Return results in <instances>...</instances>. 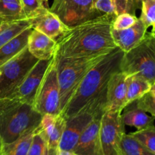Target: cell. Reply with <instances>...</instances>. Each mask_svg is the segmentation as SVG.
Wrapping results in <instances>:
<instances>
[{
	"mask_svg": "<svg viewBox=\"0 0 155 155\" xmlns=\"http://www.w3.org/2000/svg\"><path fill=\"white\" fill-rule=\"evenodd\" d=\"M145 147L155 153V126H151L130 134Z\"/></svg>",
	"mask_w": 155,
	"mask_h": 155,
	"instance_id": "27",
	"label": "cell"
},
{
	"mask_svg": "<svg viewBox=\"0 0 155 155\" xmlns=\"http://www.w3.org/2000/svg\"><path fill=\"white\" fill-rule=\"evenodd\" d=\"M115 15H103L71 27L58 42L55 56L80 58L107 54L116 48L111 35Z\"/></svg>",
	"mask_w": 155,
	"mask_h": 155,
	"instance_id": "1",
	"label": "cell"
},
{
	"mask_svg": "<svg viewBox=\"0 0 155 155\" xmlns=\"http://www.w3.org/2000/svg\"><path fill=\"white\" fill-rule=\"evenodd\" d=\"M52 58L48 60H39L35 64L15 91L13 98L17 99L21 103L33 104L38 88Z\"/></svg>",
	"mask_w": 155,
	"mask_h": 155,
	"instance_id": "11",
	"label": "cell"
},
{
	"mask_svg": "<svg viewBox=\"0 0 155 155\" xmlns=\"http://www.w3.org/2000/svg\"><path fill=\"white\" fill-rule=\"evenodd\" d=\"M56 150H57V149H49L48 155H56Z\"/></svg>",
	"mask_w": 155,
	"mask_h": 155,
	"instance_id": "35",
	"label": "cell"
},
{
	"mask_svg": "<svg viewBox=\"0 0 155 155\" xmlns=\"http://www.w3.org/2000/svg\"><path fill=\"white\" fill-rule=\"evenodd\" d=\"M42 114L33 106L17 99L0 100V138L2 144L13 142L40 124Z\"/></svg>",
	"mask_w": 155,
	"mask_h": 155,
	"instance_id": "3",
	"label": "cell"
},
{
	"mask_svg": "<svg viewBox=\"0 0 155 155\" xmlns=\"http://www.w3.org/2000/svg\"><path fill=\"white\" fill-rule=\"evenodd\" d=\"M127 75L119 71L110 77L107 86L105 111H121L126 108Z\"/></svg>",
	"mask_w": 155,
	"mask_h": 155,
	"instance_id": "12",
	"label": "cell"
},
{
	"mask_svg": "<svg viewBox=\"0 0 155 155\" xmlns=\"http://www.w3.org/2000/svg\"><path fill=\"white\" fill-rule=\"evenodd\" d=\"M58 43L42 32L32 28L28 36L27 48L39 60H48L55 54Z\"/></svg>",
	"mask_w": 155,
	"mask_h": 155,
	"instance_id": "16",
	"label": "cell"
},
{
	"mask_svg": "<svg viewBox=\"0 0 155 155\" xmlns=\"http://www.w3.org/2000/svg\"><path fill=\"white\" fill-rule=\"evenodd\" d=\"M2 146V140H1V138H0V153H1Z\"/></svg>",
	"mask_w": 155,
	"mask_h": 155,
	"instance_id": "37",
	"label": "cell"
},
{
	"mask_svg": "<svg viewBox=\"0 0 155 155\" xmlns=\"http://www.w3.org/2000/svg\"><path fill=\"white\" fill-rule=\"evenodd\" d=\"M45 1H46V2H48V0H45Z\"/></svg>",
	"mask_w": 155,
	"mask_h": 155,
	"instance_id": "40",
	"label": "cell"
},
{
	"mask_svg": "<svg viewBox=\"0 0 155 155\" xmlns=\"http://www.w3.org/2000/svg\"><path fill=\"white\" fill-rule=\"evenodd\" d=\"M20 4L25 20L36 18L49 10L48 2L45 0H20Z\"/></svg>",
	"mask_w": 155,
	"mask_h": 155,
	"instance_id": "25",
	"label": "cell"
},
{
	"mask_svg": "<svg viewBox=\"0 0 155 155\" xmlns=\"http://www.w3.org/2000/svg\"><path fill=\"white\" fill-rule=\"evenodd\" d=\"M35 129L28 131L13 142L2 144V152L3 155H27Z\"/></svg>",
	"mask_w": 155,
	"mask_h": 155,
	"instance_id": "21",
	"label": "cell"
},
{
	"mask_svg": "<svg viewBox=\"0 0 155 155\" xmlns=\"http://www.w3.org/2000/svg\"><path fill=\"white\" fill-rule=\"evenodd\" d=\"M0 19L5 22L25 20L20 0H0Z\"/></svg>",
	"mask_w": 155,
	"mask_h": 155,
	"instance_id": "24",
	"label": "cell"
},
{
	"mask_svg": "<svg viewBox=\"0 0 155 155\" xmlns=\"http://www.w3.org/2000/svg\"><path fill=\"white\" fill-rule=\"evenodd\" d=\"M115 15L128 13L136 15V12L141 9L142 0H113Z\"/></svg>",
	"mask_w": 155,
	"mask_h": 155,
	"instance_id": "28",
	"label": "cell"
},
{
	"mask_svg": "<svg viewBox=\"0 0 155 155\" xmlns=\"http://www.w3.org/2000/svg\"><path fill=\"white\" fill-rule=\"evenodd\" d=\"M149 93H151L152 95H154L155 97V81L154 83L151 84V89H150V91Z\"/></svg>",
	"mask_w": 155,
	"mask_h": 155,
	"instance_id": "34",
	"label": "cell"
},
{
	"mask_svg": "<svg viewBox=\"0 0 155 155\" xmlns=\"http://www.w3.org/2000/svg\"><path fill=\"white\" fill-rule=\"evenodd\" d=\"M141 15L139 19L144 23L145 27L155 26V0H142Z\"/></svg>",
	"mask_w": 155,
	"mask_h": 155,
	"instance_id": "29",
	"label": "cell"
},
{
	"mask_svg": "<svg viewBox=\"0 0 155 155\" xmlns=\"http://www.w3.org/2000/svg\"><path fill=\"white\" fill-rule=\"evenodd\" d=\"M27 21L30 23L31 28L42 32L57 43L71 29V27L63 23L55 14L50 12V10Z\"/></svg>",
	"mask_w": 155,
	"mask_h": 155,
	"instance_id": "14",
	"label": "cell"
},
{
	"mask_svg": "<svg viewBox=\"0 0 155 155\" xmlns=\"http://www.w3.org/2000/svg\"><path fill=\"white\" fill-rule=\"evenodd\" d=\"M106 98L89 103L82 111L66 119V126L58 148L74 151L80 135L95 116L105 112Z\"/></svg>",
	"mask_w": 155,
	"mask_h": 155,
	"instance_id": "8",
	"label": "cell"
},
{
	"mask_svg": "<svg viewBox=\"0 0 155 155\" xmlns=\"http://www.w3.org/2000/svg\"><path fill=\"white\" fill-rule=\"evenodd\" d=\"M107 54L80 58H64L54 55L57 62L61 113L86 73Z\"/></svg>",
	"mask_w": 155,
	"mask_h": 155,
	"instance_id": "4",
	"label": "cell"
},
{
	"mask_svg": "<svg viewBox=\"0 0 155 155\" xmlns=\"http://www.w3.org/2000/svg\"><path fill=\"white\" fill-rule=\"evenodd\" d=\"M31 30V27H28L0 48V66L8 62L27 47L28 36Z\"/></svg>",
	"mask_w": 155,
	"mask_h": 155,
	"instance_id": "18",
	"label": "cell"
},
{
	"mask_svg": "<svg viewBox=\"0 0 155 155\" xmlns=\"http://www.w3.org/2000/svg\"><path fill=\"white\" fill-rule=\"evenodd\" d=\"M151 33L153 35V36H155V26L154 27H153V29H152V30H151Z\"/></svg>",
	"mask_w": 155,
	"mask_h": 155,
	"instance_id": "36",
	"label": "cell"
},
{
	"mask_svg": "<svg viewBox=\"0 0 155 155\" xmlns=\"http://www.w3.org/2000/svg\"><path fill=\"white\" fill-rule=\"evenodd\" d=\"M94 9L101 15H115L113 0H95Z\"/></svg>",
	"mask_w": 155,
	"mask_h": 155,
	"instance_id": "32",
	"label": "cell"
},
{
	"mask_svg": "<svg viewBox=\"0 0 155 155\" xmlns=\"http://www.w3.org/2000/svg\"><path fill=\"white\" fill-rule=\"evenodd\" d=\"M120 71L127 76H139L151 84L155 81V36L151 32H147L141 43L124 53Z\"/></svg>",
	"mask_w": 155,
	"mask_h": 155,
	"instance_id": "5",
	"label": "cell"
},
{
	"mask_svg": "<svg viewBox=\"0 0 155 155\" xmlns=\"http://www.w3.org/2000/svg\"><path fill=\"white\" fill-rule=\"evenodd\" d=\"M66 126V119L61 114L42 115L39 129L43 134L49 149H57Z\"/></svg>",
	"mask_w": 155,
	"mask_h": 155,
	"instance_id": "17",
	"label": "cell"
},
{
	"mask_svg": "<svg viewBox=\"0 0 155 155\" xmlns=\"http://www.w3.org/2000/svg\"><path fill=\"white\" fill-rule=\"evenodd\" d=\"M38 61L27 46L0 66V100L13 98L15 91Z\"/></svg>",
	"mask_w": 155,
	"mask_h": 155,
	"instance_id": "6",
	"label": "cell"
},
{
	"mask_svg": "<svg viewBox=\"0 0 155 155\" xmlns=\"http://www.w3.org/2000/svg\"><path fill=\"white\" fill-rule=\"evenodd\" d=\"M102 114L95 116L80 135L74 151L78 155H103L99 135Z\"/></svg>",
	"mask_w": 155,
	"mask_h": 155,
	"instance_id": "13",
	"label": "cell"
},
{
	"mask_svg": "<svg viewBox=\"0 0 155 155\" xmlns=\"http://www.w3.org/2000/svg\"><path fill=\"white\" fill-rule=\"evenodd\" d=\"M138 19L139 18L136 15L128 13L120 14L114 18L111 24V29L114 30H125L134 25L137 22Z\"/></svg>",
	"mask_w": 155,
	"mask_h": 155,
	"instance_id": "30",
	"label": "cell"
},
{
	"mask_svg": "<svg viewBox=\"0 0 155 155\" xmlns=\"http://www.w3.org/2000/svg\"><path fill=\"white\" fill-rule=\"evenodd\" d=\"M124 54L116 47L86 73L61 113L65 119L77 115L89 103L106 98L107 83L114 73L120 71Z\"/></svg>",
	"mask_w": 155,
	"mask_h": 155,
	"instance_id": "2",
	"label": "cell"
},
{
	"mask_svg": "<svg viewBox=\"0 0 155 155\" xmlns=\"http://www.w3.org/2000/svg\"><path fill=\"white\" fill-rule=\"evenodd\" d=\"M136 106L146 112H149L152 116L155 117V97L151 94H146L136 101Z\"/></svg>",
	"mask_w": 155,
	"mask_h": 155,
	"instance_id": "31",
	"label": "cell"
},
{
	"mask_svg": "<svg viewBox=\"0 0 155 155\" xmlns=\"http://www.w3.org/2000/svg\"><path fill=\"white\" fill-rule=\"evenodd\" d=\"M2 21L0 19V30H1V28H2Z\"/></svg>",
	"mask_w": 155,
	"mask_h": 155,
	"instance_id": "38",
	"label": "cell"
},
{
	"mask_svg": "<svg viewBox=\"0 0 155 155\" xmlns=\"http://www.w3.org/2000/svg\"><path fill=\"white\" fill-rule=\"evenodd\" d=\"M56 155H78L73 150H64L57 148Z\"/></svg>",
	"mask_w": 155,
	"mask_h": 155,
	"instance_id": "33",
	"label": "cell"
},
{
	"mask_svg": "<svg viewBox=\"0 0 155 155\" xmlns=\"http://www.w3.org/2000/svg\"><path fill=\"white\" fill-rule=\"evenodd\" d=\"M120 155H155L130 134H124L120 143Z\"/></svg>",
	"mask_w": 155,
	"mask_h": 155,
	"instance_id": "22",
	"label": "cell"
},
{
	"mask_svg": "<svg viewBox=\"0 0 155 155\" xmlns=\"http://www.w3.org/2000/svg\"><path fill=\"white\" fill-rule=\"evenodd\" d=\"M0 155H3V153H2V150H1V153H0Z\"/></svg>",
	"mask_w": 155,
	"mask_h": 155,
	"instance_id": "39",
	"label": "cell"
},
{
	"mask_svg": "<svg viewBox=\"0 0 155 155\" xmlns=\"http://www.w3.org/2000/svg\"><path fill=\"white\" fill-rule=\"evenodd\" d=\"M121 111H105L100 121L99 135L103 155H120V143L125 134Z\"/></svg>",
	"mask_w": 155,
	"mask_h": 155,
	"instance_id": "10",
	"label": "cell"
},
{
	"mask_svg": "<svg viewBox=\"0 0 155 155\" xmlns=\"http://www.w3.org/2000/svg\"><path fill=\"white\" fill-rule=\"evenodd\" d=\"M32 106L36 112L42 115L61 114L57 62L54 56L38 88Z\"/></svg>",
	"mask_w": 155,
	"mask_h": 155,
	"instance_id": "7",
	"label": "cell"
},
{
	"mask_svg": "<svg viewBox=\"0 0 155 155\" xmlns=\"http://www.w3.org/2000/svg\"><path fill=\"white\" fill-rule=\"evenodd\" d=\"M151 84L138 75L127 76V91L126 97V106L136 101L148 93ZM126 106V107H127Z\"/></svg>",
	"mask_w": 155,
	"mask_h": 155,
	"instance_id": "20",
	"label": "cell"
},
{
	"mask_svg": "<svg viewBox=\"0 0 155 155\" xmlns=\"http://www.w3.org/2000/svg\"><path fill=\"white\" fill-rule=\"evenodd\" d=\"M132 107L127 108L124 114H121V118L125 126H133L136 128L137 130L154 126L155 117L148 115L146 112L138 107L136 101L132 103Z\"/></svg>",
	"mask_w": 155,
	"mask_h": 155,
	"instance_id": "19",
	"label": "cell"
},
{
	"mask_svg": "<svg viewBox=\"0 0 155 155\" xmlns=\"http://www.w3.org/2000/svg\"><path fill=\"white\" fill-rule=\"evenodd\" d=\"M48 150L46 140L38 126L33 133L27 155H48Z\"/></svg>",
	"mask_w": 155,
	"mask_h": 155,
	"instance_id": "26",
	"label": "cell"
},
{
	"mask_svg": "<svg viewBox=\"0 0 155 155\" xmlns=\"http://www.w3.org/2000/svg\"><path fill=\"white\" fill-rule=\"evenodd\" d=\"M147 30L148 28L139 18L134 25L125 30H114L111 29V35L116 46L126 53L141 43L148 32Z\"/></svg>",
	"mask_w": 155,
	"mask_h": 155,
	"instance_id": "15",
	"label": "cell"
},
{
	"mask_svg": "<svg viewBox=\"0 0 155 155\" xmlns=\"http://www.w3.org/2000/svg\"><path fill=\"white\" fill-rule=\"evenodd\" d=\"M95 0H54L50 12L69 27L101 16L94 9Z\"/></svg>",
	"mask_w": 155,
	"mask_h": 155,
	"instance_id": "9",
	"label": "cell"
},
{
	"mask_svg": "<svg viewBox=\"0 0 155 155\" xmlns=\"http://www.w3.org/2000/svg\"><path fill=\"white\" fill-rule=\"evenodd\" d=\"M28 27H31V25L27 20H19L10 22L2 21L0 30V48Z\"/></svg>",
	"mask_w": 155,
	"mask_h": 155,
	"instance_id": "23",
	"label": "cell"
}]
</instances>
